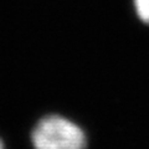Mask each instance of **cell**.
<instances>
[{
    "label": "cell",
    "instance_id": "obj_1",
    "mask_svg": "<svg viewBox=\"0 0 149 149\" xmlns=\"http://www.w3.org/2000/svg\"><path fill=\"white\" fill-rule=\"evenodd\" d=\"M35 149H86V136L76 123L61 116H47L32 132Z\"/></svg>",
    "mask_w": 149,
    "mask_h": 149
},
{
    "label": "cell",
    "instance_id": "obj_2",
    "mask_svg": "<svg viewBox=\"0 0 149 149\" xmlns=\"http://www.w3.org/2000/svg\"><path fill=\"white\" fill-rule=\"evenodd\" d=\"M134 8L139 19L149 24V0H134Z\"/></svg>",
    "mask_w": 149,
    "mask_h": 149
},
{
    "label": "cell",
    "instance_id": "obj_3",
    "mask_svg": "<svg viewBox=\"0 0 149 149\" xmlns=\"http://www.w3.org/2000/svg\"><path fill=\"white\" fill-rule=\"evenodd\" d=\"M0 149H4V146H3V143H1V141H0Z\"/></svg>",
    "mask_w": 149,
    "mask_h": 149
}]
</instances>
